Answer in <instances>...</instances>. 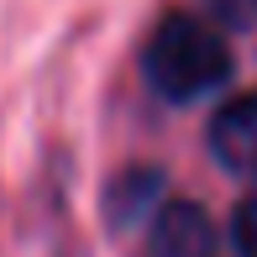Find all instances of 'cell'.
<instances>
[{
	"mask_svg": "<svg viewBox=\"0 0 257 257\" xmlns=\"http://www.w3.org/2000/svg\"><path fill=\"white\" fill-rule=\"evenodd\" d=\"M142 74L163 100L173 105H194L205 95H215L231 79V53L210 21L189 16V11H168L153 27L142 48Z\"/></svg>",
	"mask_w": 257,
	"mask_h": 257,
	"instance_id": "obj_1",
	"label": "cell"
},
{
	"mask_svg": "<svg viewBox=\"0 0 257 257\" xmlns=\"http://www.w3.org/2000/svg\"><path fill=\"white\" fill-rule=\"evenodd\" d=\"M210 215L194 200H173L163 205L147 226V257H210Z\"/></svg>",
	"mask_w": 257,
	"mask_h": 257,
	"instance_id": "obj_2",
	"label": "cell"
},
{
	"mask_svg": "<svg viewBox=\"0 0 257 257\" xmlns=\"http://www.w3.org/2000/svg\"><path fill=\"white\" fill-rule=\"evenodd\" d=\"M210 153L231 173H257V95H236L210 121Z\"/></svg>",
	"mask_w": 257,
	"mask_h": 257,
	"instance_id": "obj_3",
	"label": "cell"
},
{
	"mask_svg": "<svg viewBox=\"0 0 257 257\" xmlns=\"http://www.w3.org/2000/svg\"><path fill=\"white\" fill-rule=\"evenodd\" d=\"M231 236H236V252H241V257H257V194H247V200L236 205Z\"/></svg>",
	"mask_w": 257,
	"mask_h": 257,
	"instance_id": "obj_4",
	"label": "cell"
}]
</instances>
